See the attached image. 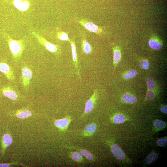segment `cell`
Instances as JSON below:
<instances>
[{
	"label": "cell",
	"mask_w": 167,
	"mask_h": 167,
	"mask_svg": "<svg viewBox=\"0 0 167 167\" xmlns=\"http://www.w3.org/2000/svg\"><path fill=\"white\" fill-rule=\"evenodd\" d=\"M8 43L14 58L18 59L21 57L24 49V44L21 40H15L8 37Z\"/></svg>",
	"instance_id": "1"
},
{
	"label": "cell",
	"mask_w": 167,
	"mask_h": 167,
	"mask_svg": "<svg viewBox=\"0 0 167 167\" xmlns=\"http://www.w3.org/2000/svg\"><path fill=\"white\" fill-rule=\"evenodd\" d=\"M32 33L38 39L39 43L48 51L56 55H59L60 53L61 49L59 45H56L49 42L46 39L34 32H32Z\"/></svg>",
	"instance_id": "2"
},
{
	"label": "cell",
	"mask_w": 167,
	"mask_h": 167,
	"mask_svg": "<svg viewBox=\"0 0 167 167\" xmlns=\"http://www.w3.org/2000/svg\"><path fill=\"white\" fill-rule=\"evenodd\" d=\"M77 22L85 29L89 32H93L97 35L101 36L103 32V28L98 26L94 23L89 22L86 19H80Z\"/></svg>",
	"instance_id": "3"
},
{
	"label": "cell",
	"mask_w": 167,
	"mask_h": 167,
	"mask_svg": "<svg viewBox=\"0 0 167 167\" xmlns=\"http://www.w3.org/2000/svg\"><path fill=\"white\" fill-rule=\"evenodd\" d=\"M98 97L97 91L95 89L93 95L85 103V112L82 117L92 111L96 103Z\"/></svg>",
	"instance_id": "4"
},
{
	"label": "cell",
	"mask_w": 167,
	"mask_h": 167,
	"mask_svg": "<svg viewBox=\"0 0 167 167\" xmlns=\"http://www.w3.org/2000/svg\"><path fill=\"white\" fill-rule=\"evenodd\" d=\"M80 34L82 51L85 54H91L92 51V48L91 45L88 41L86 35L82 31H80Z\"/></svg>",
	"instance_id": "5"
},
{
	"label": "cell",
	"mask_w": 167,
	"mask_h": 167,
	"mask_svg": "<svg viewBox=\"0 0 167 167\" xmlns=\"http://www.w3.org/2000/svg\"><path fill=\"white\" fill-rule=\"evenodd\" d=\"M0 71L5 74L8 79L14 80L15 76L13 70L9 65L5 63H0Z\"/></svg>",
	"instance_id": "6"
},
{
	"label": "cell",
	"mask_w": 167,
	"mask_h": 167,
	"mask_svg": "<svg viewBox=\"0 0 167 167\" xmlns=\"http://www.w3.org/2000/svg\"><path fill=\"white\" fill-rule=\"evenodd\" d=\"M112 152L114 156L120 160H126L125 154L120 146L116 144H113L111 146Z\"/></svg>",
	"instance_id": "7"
},
{
	"label": "cell",
	"mask_w": 167,
	"mask_h": 167,
	"mask_svg": "<svg viewBox=\"0 0 167 167\" xmlns=\"http://www.w3.org/2000/svg\"><path fill=\"white\" fill-rule=\"evenodd\" d=\"M22 83L24 87L29 85L30 80L32 78V73L31 70L27 67H23L22 69Z\"/></svg>",
	"instance_id": "8"
},
{
	"label": "cell",
	"mask_w": 167,
	"mask_h": 167,
	"mask_svg": "<svg viewBox=\"0 0 167 167\" xmlns=\"http://www.w3.org/2000/svg\"><path fill=\"white\" fill-rule=\"evenodd\" d=\"M70 43L71 45L72 60L74 63V67L77 70V74L80 77L79 70L78 66V61L76 52V49L75 45V38L73 37L71 40Z\"/></svg>",
	"instance_id": "9"
},
{
	"label": "cell",
	"mask_w": 167,
	"mask_h": 167,
	"mask_svg": "<svg viewBox=\"0 0 167 167\" xmlns=\"http://www.w3.org/2000/svg\"><path fill=\"white\" fill-rule=\"evenodd\" d=\"M71 121V118L68 116L62 119L56 120L55 122V124L60 131H66Z\"/></svg>",
	"instance_id": "10"
},
{
	"label": "cell",
	"mask_w": 167,
	"mask_h": 167,
	"mask_svg": "<svg viewBox=\"0 0 167 167\" xmlns=\"http://www.w3.org/2000/svg\"><path fill=\"white\" fill-rule=\"evenodd\" d=\"M149 46L153 49L158 50L162 48L163 43L157 36L153 35L151 37L149 40Z\"/></svg>",
	"instance_id": "11"
},
{
	"label": "cell",
	"mask_w": 167,
	"mask_h": 167,
	"mask_svg": "<svg viewBox=\"0 0 167 167\" xmlns=\"http://www.w3.org/2000/svg\"><path fill=\"white\" fill-rule=\"evenodd\" d=\"M2 92L4 95L11 100H15L18 99L17 93L10 87H4L2 89Z\"/></svg>",
	"instance_id": "12"
},
{
	"label": "cell",
	"mask_w": 167,
	"mask_h": 167,
	"mask_svg": "<svg viewBox=\"0 0 167 167\" xmlns=\"http://www.w3.org/2000/svg\"><path fill=\"white\" fill-rule=\"evenodd\" d=\"M14 6L22 11H26L30 7V3L27 0H14Z\"/></svg>",
	"instance_id": "13"
},
{
	"label": "cell",
	"mask_w": 167,
	"mask_h": 167,
	"mask_svg": "<svg viewBox=\"0 0 167 167\" xmlns=\"http://www.w3.org/2000/svg\"><path fill=\"white\" fill-rule=\"evenodd\" d=\"M13 139L9 134L6 133L3 137L2 142V152L3 156L4 155L6 149L13 143Z\"/></svg>",
	"instance_id": "14"
},
{
	"label": "cell",
	"mask_w": 167,
	"mask_h": 167,
	"mask_svg": "<svg viewBox=\"0 0 167 167\" xmlns=\"http://www.w3.org/2000/svg\"><path fill=\"white\" fill-rule=\"evenodd\" d=\"M113 64L114 70L121 59V53L120 48L118 46L113 47Z\"/></svg>",
	"instance_id": "15"
},
{
	"label": "cell",
	"mask_w": 167,
	"mask_h": 167,
	"mask_svg": "<svg viewBox=\"0 0 167 167\" xmlns=\"http://www.w3.org/2000/svg\"><path fill=\"white\" fill-rule=\"evenodd\" d=\"M97 125L95 123L88 124L85 128L83 135L85 137H90L95 133Z\"/></svg>",
	"instance_id": "16"
},
{
	"label": "cell",
	"mask_w": 167,
	"mask_h": 167,
	"mask_svg": "<svg viewBox=\"0 0 167 167\" xmlns=\"http://www.w3.org/2000/svg\"><path fill=\"white\" fill-rule=\"evenodd\" d=\"M66 148L70 149H73L78 151L79 152L87 158V159L89 161H93V158L92 155L87 150L80 149L74 147L66 146Z\"/></svg>",
	"instance_id": "17"
},
{
	"label": "cell",
	"mask_w": 167,
	"mask_h": 167,
	"mask_svg": "<svg viewBox=\"0 0 167 167\" xmlns=\"http://www.w3.org/2000/svg\"><path fill=\"white\" fill-rule=\"evenodd\" d=\"M122 99L125 102L129 103H134L137 101V98L135 96L128 93H125L122 96Z\"/></svg>",
	"instance_id": "18"
},
{
	"label": "cell",
	"mask_w": 167,
	"mask_h": 167,
	"mask_svg": "<svg viewBox=\"0 0 167 167\" xmlns=\"http://www.w3.org/2000/svg\"><path fill=\"white\" fill-rule=\"evenodd\" d=\"M32 115V112L28 110H19L17 111L16 116L19 119H25Z\"/></svg>",
	"instance_id": "19"
},
{
	"label": "cell",
	"mask_w": 167,
	"mask_h": 167,
	"mask_svg": "<svg viewBox=\"0 0 167 167\" xmlns=\"http://www.w3.org/2000/svg\"><path fill=\"white\" fill-rule=\"evenodd\" d=\"M158 154L156 152H152L149 153L146 157L145 160L147 164H150L156 161L158 158Z\"/></svg>",
	"instance_id": "20"
},
{
	"label": "cell",
	"mask_w": 167,
	"mask_h": 167,
	"mask_svg": "<svg viewBox=\"0 0 167 167\" xmlns=\"http://www.w3.org/2000/svg\"><path fill=\"white\" fill-rule=\"evenodd\" d=\"M126 120L125 116L122 114H117L114 116L113 119L114 122L116 124L123 123Z\"/></svg>",
	"instance_id": "21"
},
{
	"label": "cell",
	"mask_w": 167,
	"mask_h": 167,
	"mask_svg": "<svg viewBox=\"0 0 167 167\" xmlns=\"http://www.w3.org/2000/svg\"><path fill=\"white\" fill-rule=\"evenodd\" d=\"M71 157L73 160L78 162H81L84 160L82 155L78 151L72 153Z\"/></svg>",
	"instance_id": "22"
},
{
	"label": "cell",
	"mask_w": 167,
	"mask_h": 167,
	"mask_svg": "<svg viewBox=\"0 0 167 167\" xmlns=\"http://www.w3.org/2000/svg\"><path fill=\"white\" fill-rule=\"evenodd\" d=\"M155 128L158 130H160L165 128L166 127V123L163 121L156 120H155L153 123Z\"/></svg>",
	"instance_id": "23"
},
{
	"label": "cell",
	"mask_w": 167,
	"mask_h": 167,
	"mask_svg": "<svg viewBox=\"0 0 167 167\" xmlns=\"http://www.w3.org/2000/svg\"><path fill=\"white\" fill-rule=\"evenodd\" d=\"M57 38L61 40L67 41L70 43L71 40L66 32L62 31L58 32L57 34Z\"/></svg>",
	"instance_id": "24"
},
{
	"label": "cell",
	"mask_w": 167,
	"mask_h": 167,
	"mask_svg": "<svg viewBox=\"0 0 167 167\" xmlns=\"http://www.w3.org/2000/svg\"><path fill=\"white\" fill-rule=\"evenodd\" d=\"M137 74V72L136 70H131L125 73L124 75V78L128 79L133 78Z\"/></svg>",
	"instance_id": "25"
},
{
	"label": "cell",
	"mask_w": 167,
	"mask_h": 167,
	"mask_svg": "<svg viewBox=\"0 0 167 167\" xmlns=\"http://www.w3.org/2000/svg\"><path fill=\"white\" fill-rule=\"evenodd\" d=\"M146 83L147 85L148 91L155 90L156 87V84L153 79L148 78L147 80Z\"/></svg>",
	"instance_id": "26"
},
{
	"label": "cell",
	"mask_w": 167,
	"mask_h": 167,
	"mask_svg": "<svg viewBox=\"0 0 167 167\" xmlns=\"http://www.w3.org/2000/svg\"><path fill=\"white\" fill-rule=\"evenodd\" d=\"M153 91H148L145 96V101L149 100L153 98L156 95V92Z\"/></svg>",
	"instance_id": "27"
},
{
	"label": "cell",
	"mask_w": 167,
	"mask_h": 167,
	"mask_svg": "<svg viewBox=\"0 0 167 167\" xmlns=\"http://www.w3.org/2000/svg\"><path fill=\"white\" fill-rule=\"evenodd\" d=\"M167 143V138L166 137L161 138L159 139L157 142V145L160 146H165Z\"/></svg>",
	"instance_id": "28"
},
{
	"label": "cell",
	"mask_w": 167,
	"mask_h": 167,
	"mask_svg": "<svg viewBox=\"0 0 167 167\" xmlns=\"http://www.w3.org/2000/svg\"><path fill=\"white\" fill-rule=\"evenodd\" d=\"M141 67L145 70H148L149 67V64L148 61L146 59H144L141 61L140 64Z\"/></svg>",
	"instance_id": "29"
},
{
	"label": "cell",
	"mask_w": 167,
	"mask_h": 167,
	"mask_svg": "<svg viewBox=\"0 0 167 167\" xmlns=\"http://www.w3.org/2000/svg\"><path fill=\"white\" fill-rule=\"evenodd\" d=\"M17 163H10L9 164H0V167H10L12 165H14L16 164Z\"/></svg>",
	"instance_id": "30"
},
{
	"label": "cell",
	"mask_w": 167,
	"mask_h": 167,
	"mask_svg": "<svg viewBox=\"0 0 167 167\" xmlns=\"http://www.w3.org/2000/svg\"><path fill=\"white\" fill-rule=\"evenodd\" d=\"M160 110L161 112L165 114H167V107L166 105H163L160 108Z\"/></svg>",
	"instance_id": "31"
}]
</instances>
